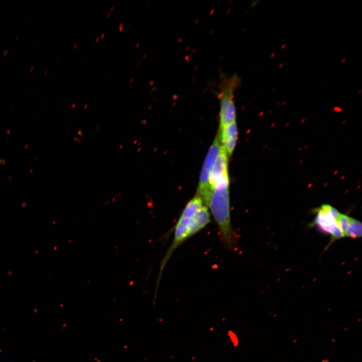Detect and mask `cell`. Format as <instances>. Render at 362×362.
I'll return each instance as SVG.
<instances>
[{"instance_id": "6da1fadb", "label": "cell", "mask_w": 362, "mask_h": 362, "mask_svg": "<svg viewBox=\"0 0 362 362\" xmlns=\"http://www.w3.org/2000/svg\"><path fill=\"white\" fill-rule=\"evenodd\" d=\"M210 222V216L208 208L204 205L199 196H195L186 205L175 226L172 242L161 262L156 292L163 270L174 250L184 242L205 228Z\"/></svg>"}, {"instance_id": "7a4b0ae2", "label": "cell", "mask_w": 362, "mask_h": 362, "mask_svg": "<svg viewBox=\"0 0 362 362\" xmlns=\"http://www.w3.org/2000/svg\"><path fill=\"white\" fill-rule=\"evenodd\" d=\"M240 83V78L235 73L229 77H222L218 97L220 103V129L235 121L236 108L234 93Z\"/></svg>"}, {"instance_id": "3957f363", "label": "cell", "mask_w": 362, "mask_h": 362, "mask_svg": "<svg viewBox=\"0 0 362 362\" xmlns=\"http://www.w3.org/2000/svg\"><path fill=\"white\" fill-rule=\"evenodd\" d=\"M220 145L218 135L210 148L202 168L198 187V196L202 199L205 206L211 192L209 185L210 172L219 153Z\"/></svg>"}, {"instance_id": "277c9868", "label": "cell", "mask_w": 362, "mask_h": 362, "mask_svg": "<svg viewBox=\"0 0 362 362\" xmlns=\"http://www.w3.org/2000/svg\"><path fill=\"white\" fill-rule=\"evenodd\" d=\"M225 148L220 145L210 174L209 185L211 191L229 187L228 157Z\"/></svg>"}, {"instance_id": "5b68a950", "label": "cell", "mask_w": 362, "mask_h": 362, "mask_svg": "<svg viewBox=\"0 0 362 362\" xmlns=\"http://www.w3.org/2000/svg\"><path fill=\"white\" fill-rule=\"evenodd\" d=\"M339 213L328 205H323L317 211L315 223L322 231L330 234L333 239H339L343 236L338 228L336 219Z\"/></svg>"}, {"instance_id": "8992f818", "label": "cell", "mask_w": 362, "mask_h": 362, "mask_svg": "<svg viewBox=\"0 0 362 362\" xmlns=\"http://www.w3.org/2000/svg\"><path fill=\"white\" fill-rule=\"evenodd\" d=\"M219 140L226 149L227 155H231L236 145L237 138L236 123L234 121L220 129Z\"/></svg>"}, {"instance_id": "52a82bcc", "label": "cell", "mask_w": 362, "mask_h": 362, "mask_svg": "<svg viewBox=\"0 0 362 362\" xmlns=\"http://www.w3.org/2000/svg\"><path fill=\"white\" fill-rule=\"evenodd\" d=\"M361 223L360 221L350 217L345 236L353 238L361 236Z\"/></svg>"}, {"instance_id": "ba28073f", "label": "cell", "mask_w": 362, "mask_h": 362, "mask_svg": "<svg viewBox=\"0 0 362 362\" xmlns=\"http://www.w3.org/2000/svg\"><path fill=\"white\" fill-rule=\"evenodd\" d=\"M350 219V217L340 213L336 219L337 226L343 235V237L345 236Z\"/></svg>"}, {"instance_id": "9c48e42d", "label": "cell", "mask_w": 362, "mask_h": 362, "mask_svg": "<svg viewBox=\"0 0 362 362\" xmlns=\"http://www.w3.org/2000/svg\"><path fill=\"white\" fill-rule=\"evenodd\" d=\"M99 38V37H97V38H96V42H97L98 41Z\"/></svg>"}, {"instance_id": "30bf717a", "label": "cell", "mask_w": 362, "mask_h": 362, "mask_svg": "<svg viewBox=\"0 0 362 362\" xmlns=\"http://www.w3.org/2000/svg\"><path fill=\"white\" fill-rule=\"evenodd\" d=\"M139 43H137V45H136V47H138V46H139Z\"/></svg>"}, {"instance_id": "8fae6325", "label": "cell", "mask_w": 362, "mask_h": 362, "mask_svg": "<svg viewBox=\"0 0 362 362\" xmlns=\"http://www.w3.org/2000/svg\"><path fill=\"white\" fill-rule=\"evenodd\" d=\"M104 35H105V34L103 33V34L102 35L101 37L103 38V37H104L103 36H104Z\"/></svg>"}, {"instance_id": "7c38bea8", "label": "cell", "mask_w": 362, "mask_h": 362, "mask_svg": "<svg viewBox=\"0 0 362 362\" xmlns=\"http://www.w3.org/2000/svg\"><path fill=\"white\" fill-rule=\"evenodd\" d=\"M110 15V13H109L108 14L107 17H109Z\"/></svg>"}, {"instance_id": "4fadbf2b", "label": "cell", "mask_w": 362, "mask_h": 362, "mask_svg": "<svg viewBox=\"0 0 362 362\" xmlns=\"http://www.w3.org/2000/svg\"><path fill=\"white\" fill-rule=\"evenodd\" d=\"M133 80V78H132L130 81V82H132Z\"/></svg>"}, {"instance_id": "5bb4252c", "label": "cell", "mask_w": 362, "mask_h": 362, "mask_svg": "<svg viewBox=\"0 0 362 362\" xmlns=\"http://www.w3.org/2000/svg\"><path fill=\"white\" fill-rule=\"evenodd\" d=\"M113 9H114V7H113L112 8V9H111V11H112L113 10Z\"/></svg>"}, {"instance_id": "9a60e30c", "label": "cell", "mask_w": 362, "mask_h": 362, "mask_svg": "<svg viewBox=\"0 0 362 362\" xmlns=\"http://www.w3.org/2000/svg\"><path fill=\"white\" fill-rule=\"evenodd\" d=\"M131 26V24H130L129 26H128V28H130Z\"/></svg>"}]
</instances>
